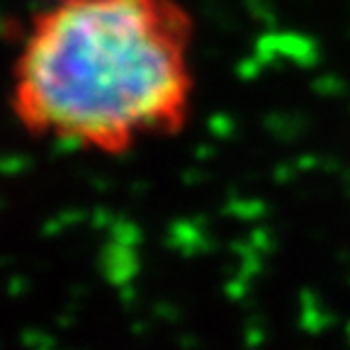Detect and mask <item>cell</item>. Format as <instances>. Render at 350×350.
<instances>
[{
	"label": "cell",
	"instance_id": "6da1fadb",
	"mask_svg": "<svg viewBox=\"0 0 350 350\" xmlns=\"http://www.w3.org/2000/svg\"><path fill=\"white\" fill-rule=\"evenodd\" d=\"M195 25L178 0H54L10 71V112L34 139L122 156L175 137L192 109Z\"/></svg>",
	"mask_w": 350,
	"mask_h": 350
},
{
	"label": "cell",
	"instance_id": "7a4b0ae2",
	"mask_svg": "<svg viewBox=\"0 0 350 350\" xmlns=\"http://www.w3.org/2000/svg\"><path fill=\"white\" fill-rule=\"evenodd\" d=\"M42 3H44V5H46V3H54V0H42Z\"/></svg>",
	"mask_w": 350,
	"mask_h": 350
}]
</instances>
